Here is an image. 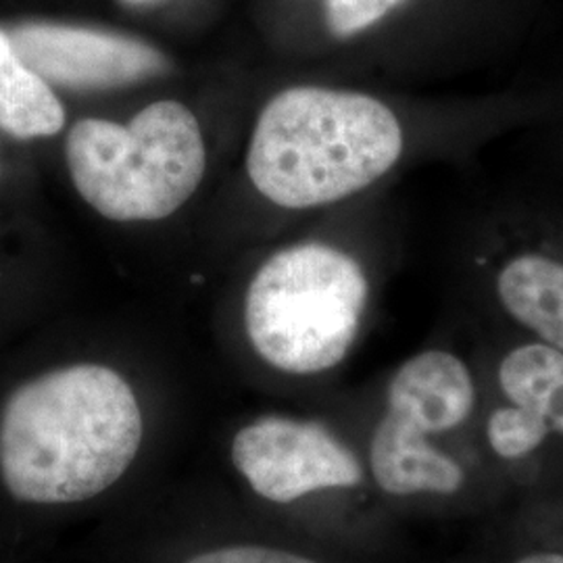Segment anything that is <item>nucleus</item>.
Segmentation results:
<instances>
[{
	"mask_svg": "<svg viewBox=\"0 0 563 563\" xmlns=\"http://www.w3.org/2000/svg\"><path fill=\"white\" fill-rule=\"evenodd\" d=\"M505 309L563 351V263L541 255H520L497 280Z\"/></svg>",
	"mask_w": 563,
	"mask_h": 563,
	"instance_id": "nucleus-9",
	"label": "nucleus"
},
{
	"mask_svg": "<svg viewBox=\"0 0 563 563\" xmlns=\"http://www.w3.org/2000/svg\"><path fill=\"white\" fill-rule=\"evenodd\" d=\"M232 462L253 490L274 504L362 483L355 455L323 426L278 416L244 426L232 443Z\"/></svg>",
	"mask_w": 563,
	"mask_h": 563,
	"instance_id": "nucleus-5",
	"label": "nucleus"
},
{
	"mask_svg": "<svg viewBox=\"0 0 563 563\" xmlns=\"http://www.w3.org/2000/svg\"><path fill=\"white\" fill-rule=\"evenodd\" d=\"M130 4H148V2H155V0H125Z\"/></svg>",
	"mask_w": 563,
	"mask_h": 563,
	"instance_id": "nucleus-16",
	"label": "nucleus"
},
{
	"mask_svg": "<svg viewBox=\"0 0 563 563\" xmlns=\"http://www.w3.org/2000/svg\"><path fill=\"white\" fill-rule=\"evenodd\" d=\"M518 563H563V555L560 553H541V555H530Z\"/></svg>",
	"mask_w": 563,
	"mask_h": 563,
	"instance_id": "nucleus-15",
	"label": "nucleus"
},
{
	"mask_svg": "<svg viewBox=\"0 0 563 563\" xmlns=\"http://www.w3.org/2000/svg\"><path fill=\"white\" fill-rule=\"evenodd\" d=\"M186 563H318L269 547H225L192 558Z\"/></svg>",
	"mask_w": 563,
	"mask_h": 563,
	"instance_id": "nucleus-14",
	"label": "nucleus"
},
{
	"mask_svg": "<svg viewBox=\"0 0 563 563\" xmlns=\"http://www.w3.org/2000/svg\"><path fill=\"white\" fill-rule=\"evenodd\" d=\"M499 383L514 405L563 434V351L551 344L520 346L501 363Z\"/></svg>",
	"mask_w": 563,
	"mask_h": 563,
	"instance_id": "nucleus-11",
	"label": "nucleus"
},
{
	"mask_svg": "<svg viewBox=\"0 0 563 563\" xmlns=\"http://www.w3.org/2000/svg\"><path fill=\"white\" fill-rule=\"evenodd\" d=\"M81 199L113 222H159L188 201L205 176L207 148L197 115L157 101L128 125L88 118L65 142Z\"/></svg>",
	"mask_w": 563,
	"mask_h": 563,
	"instance_id": "nucleus-3",
	"label": "nucleus"
},
{
	"mask_svg": "<svg viewBox=\"0 0 563 563\" xmlns=\"http://www.w3.org/2000/svg\"><path fill=\"white\" fill-rule=\"evenodd\" d=\"M401 153V123L384 102L362 92L299 86L265 104L246 172L267 201L309 209L372 186Z\"/></svg>",
	"mask_w": 563,
	"mask_h": 563,
	"instance_id": "nucleus-2",
	"label": "nucleus"
},
{
	"mask_svg": "<svg viewBox=\"0 0 563 563\" xmlns=\"http://www.w3.org/2000/svg\"><path fill=\"white\" fill-rule=\"evenodd\" d=\"M65 125V109L51 84L25 65L9 32L0 27V128L11 136H55Z\"/></svg>",
	"mask_w": 563,
	"mask_h": 563,
	"instance_id": "nucleus-10",
	"label": "nucleus"
},
{
	"mask_svg": "<svg viewBox=\"0 0 563 563\" xmlns=\"http://www.w3.org/2000/svg\"><path fill=\"white\" fill-rule=\"evenodd\" d=\"M474 383L451 353L428 351L402 365L388 386V409L405 416L426 434L451 430L470 416Z\"/></svg>",
	"mask_w": 563,
	"mask_h": 563,
	"instance_id": "nucleus-7",
	"label": "nucleus"
},
{
	"mask_svg": "<svg viewBox=\"0 0 563 563\" xmlns=\"http://www.w3.org/2000/svg\"><path fill=\"white\" fill-rule=\"evenodd\" d=\"M42 80L80 92L113 90L162 76L167 60L136 38L63 23H23L9 32Z\"/></svg>",
	"mask_w": 563,
	"mask_h": 563,
	"instance_id": "nucleus-6",
	"label": "nucleus"
},
{
	"mask_svg": "<svg viewBox=\"0 0 563 563\" xmlns=\"http://www.w3.org/2000/svg\"><path fill=\"white\" fill-rule=\"evenodd\" d=\"M142 443L132 386L80 363L23 384L0 420V472L25 504H78L120 481Z\"/></svg>",
	"mask_w": 563,
	"mask_h": 563,
	"instance_id": "nucleus-1",
	"label": "nucleus"
},
{
	"mask_svg": "<svg viewBox=\"0 0 563 563\" xmlns=\"http://www.w3.org/2000/svg\"><path fill=\"white\" fill-rule=\"evenodd\" d=\"M365 301L362 265L334 246L307 242L263 263L246 292L244 325L269 365L320 374L346 357Z\"/></svg>",
	"mask_w": 563,
	"mask_h": 563,
	"instance_id": "nucleus-4",
	"label": "nucleus"
},
{
	"mask_svg": "<svg viewBox=\"0 0 563 563\" xmlns=\"http://www.w3.org/2000/svg\"><path fill=\"white\" fill-rule=\"evenodd\" d=\"M399 2L401 0H323V9L330 32L346 38L383 20Z\"/></svg>",
	"mask_w": 563,
	"mask_h": 563,
	"instance_id": "nucleus-13",
	"label": "nucleus"
},
{
	"mask_svg": "<svg viewBox=\"0 0 563 563\" xmlns=\"http://www.w3.org/2000/svg\"><path fill=\"white\" fill-rule=\"evenodd\" d=\"M549 426L541 416L523 407L497 409L488 420V441L497 455L514 460L534 451L543 443Z\"/></svg>",
	"mask_w": 563,
	"mask_h": 563,
	"instance_id": "nucleus-12",
	"label": "nucleus"
},
{
	"mask_svg": "<svg viewBox=\"0 0 563 563\" xmlns=\"http://www.w3.org/2000/svg\"><path fill=\"white\" fill-rule=\"evenodd\" d=\"M369 460L376 483L390 495H449L462 486L460 465L426 443L422 428L390 409L374 432Z\"/></svg>",
	"mask_w": 563,
	"mask_h": 563,
	"instance_id": "nucleus-8",
	"label": "nucleus"
}]
</instances>
